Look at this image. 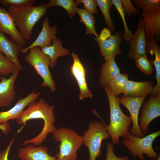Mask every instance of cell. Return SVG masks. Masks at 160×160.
Here are the masks:
<instances>
[{"label": "cell", "mask_w": 160, "mask_h": 160, "mask_svg": "<svg viewBox=\"0 0 160 160\" xmlns=\"http://www.w3.org/2000/svg\"><path fill=\"white\" fill-rule=\"evenodd\" d=\"M153 87L152 81L136 82L129 80L125 86L124 96L131 97L148 96L152 93Z\"/></svg>", "instance_id": "obj_20"}, {"label": "cell", "mask_w": 160, "mask_h": 160, "mask_svg": "<svg viewBox=\"0 0 160 160\" xmlns=\"http://www.w3.org/2000/svg\"><path fill=\"white\" fill-rule=\"evenodd\" d=\"M160 134L159 130L140 138L129 133L127 137L124 138L121 143L130 151L134 159L137 157L140 160H145L143 156L145 154L152 160H156L159 156L153 150L152 143Z\"/></svg>", "instance_id": "obj_7"}, {"label": "cell", "mask_w": 160, "mask_h": 160, "mask_svg": "<svg viewBox=\"0 0 160 160\" xmlns=\"http://www.w3.org/2000/svg\"><path fill=\"white\" fill-rule=\"evenodd\" d=\"M0 32L9 35L15 44L22 47L26 41L18 30L15 22L8 11L0 7Z\"/></svg>", "instance_id": "obj_12"}, {"label": "cell", "mask_w": 160, "mask_h": 160, "mask_svg": "<svg viewBox=\"0 0 160 160\" xmlns=\"http://www.w3.org/2000/svg\"><path fill=\"white\" fill-rule=\"evenodd\" d=\"M106 160H128L129 157L125 156L121 157H118L115 155L113 150V145L110 142H108L106 144Z\"/></svg>", "instance_id": "obj_35"}, {"label": "cell", "mask_w": 160, "mask_h": 160, "mask_svg": "<svg viewBox=\"0 0 160 160\" xmlns=\"http://www.w3.org/2000/svg\"><path fill=\"white\" fill-rule=\"evenodd\" d=\"M120 68L113 57L103 63L100 71L99 82L102 87L108 84L120 73Z\"/></svg>", "instance_id": "obj_23"}, {"label": "cell", "mask_w": 160, "mask_h": 160, "mask_svg": "<svg viewBox=\"0 0 160 160\" xmlns=\"http://www.w3.org/2000/svg\"><path fill=\"white\" fill-rule=\"evenodd\" d=\"M135 61L139 69L147 75H150L154 70V68L147 55L140 57Z\"/></svg>", "instance_id": "obj_31"}, {"label": "cell", "mask_w": 160, "mask_h": 160, "mask_svg": "<svg viewBox=\"0 0 160 160\" xmlns=\"http://www.w3.org/2000/svg\"><path fill=\"white\" fill-rule=\"evenodd\" d=\"M111 36V31L107 27H104L98 38L100 40L104 41L109 38Z\"/></svg>", "instance_id": "obj_37"}, {"label": "cell", "mask_w": 160, "mask_h": 160, "mask_svg": "<svg viewBox=\"0 0 160 160\" xmlns=\"http://www.w3.org/2000/svg\"><path fill=\"white\" fill-rule=\"evenodd\" d=\"M40 95V92H35V90L26 97L20 99L15 105L8 111L0 112V124L10 120L17 119L20 115L25 107L31 102L35 101Z\"/></svg>", "instance_id": "obj_17"}, {"label": "cell", "mask_w": 160, "mask_h": 160, "mask_svg": "<svg viewBox=\"0 0 160 160\" xmlns=\"http://www.w3.org/2000/svg\"><path fill=\"white\" fill-rule=\"evenodd\" d=\"M52 137L60 143L59 151L56 154V160H76L77 152L83 144V136L73 130L61 127L52 134Z\"/></svg>", "instance_id": "obj_4"}, {"label": "cell", "mask_w": 160, "mask_h": 160, "mask_svg": "<svg viewBox=\"0 0 160 160\" xmlns=\"http://www.w3.org/2000/svg\"><path fill=\"white\" fill-rule=\"evenodd\" d=\"M41 49L44 54L49 57L50 67L51 68L55 66L56 60L59 57L66 56L70 52L69 49L63 47L61 40L57 37L53 39L51 45Z\"/></svg>", "instance_id": "obj_22"}, {"label": "cell", "mask_w": 160, "mask_h": 160, "mask_svg": "<svg viewBox=\"0 0 160 160\" xmlns=\"http://www.w3.org/2000/svg\"><path fill=\"white\" fill-rule=\"evenodd\" d=\"M20 71L17 69L8 79L0 77V107L9 106L14 100L16 95L15 83Z\"/></svg>", "instance_id": "obj_15"}, {"label": "cell", "mask_w": 160, "mask_h": 160, "mask_svg": "<svg viewBox=\"0 0 160 160\" xmlns=\"http://www.w3.org/2000/svg\"><path fill=\"white\" fill-rule=\"evenodd\" d=\"M121 0L125 16L130 17L140 14L139 10L135 7L131 0Z\"/></svg>", "instance_id": "obj_33"}, {"label": "cell", "mask_w": 160, "mask_h": 160, "mask_svg": "<svg viewBox=\"0 0 160 160\" xmlns=\"http://www.w3.org/2000/svg\"><path fill=\"white\" fill-rule=\"evenodd\" d=\"M49 8L47 3L44 2L36 6L9 7L8 11L13 17L22 36L26 41L31 38L35 24Z\"/></svg>", "instance_id": "obj_3"}, {"label": "cell", "mask_w": 160, "mask_h": 160, "mask_svg": "<svg viewBox=\"0 0 160 160\" xmlns=\"http://www.w3.org/2000/svg\"><path fill=\"white\" fill-rule=\"evenodd\" d=\"M75 2L77 5L82 3L84 9L92 14L97 13L96 0H76Z\"/></svg>", "instance_id": "obj_34"}, {"label": "cell", "mask_w": 160, "mask_h": 160, "mask_svg": "<svg viewBox=\"0 0 160 160\" xmlns=\"http://www.w3.org/2000/svg\"><path fill=\"white\" fill-rule=\"evenodd\" d=\"M71 56L73 63L71 68V71L79 89V99L81 100L88 98L92 99L93 95L89 89L86 81V70L77 54L72 52Z\"/></svg>", "instance_id": "obj_11"}, {"label": "cell", "mask_w": 160, "mask_h": 160, "mask_svg": "<svg viewBox=\"0 0 160 160\" xmlns=\"http://www.w3.org/2000/svg\"><path fill=\"white\" fill-rule=\"evenodd\" d=\"M47 5L49 8L56 6L63 8L70 18L73 17L78 9L77 5L73 0H50Z\"/></svg>", "instance_id": "obj_27"}, {"label": "cell", "mask_w": 160, "mask_h": 160, "mask_svg": "<svg viewBox=\"0 0 160 160\" xmlns=\"http://www.w3.org/2000/svg\"><path fill=\"white\" fill-rule=\"evenodd\" d=\"M48 151L42 145L28 144L19 149L18 156L21 160H56V156L50 155Z\"/></svg>", "instance_id": "obj_16"}, {"label": "cell", "mask_w": 160, "mask_h": 160, "mask_svg": "<svg viewBox=\"0 0 160 160\" xmlns=\"http://www.w3.org/2000/svg\"><path fill=\"white\" fill-rule=\"evenodd\" d=\"M146 39H155L160 41V10L148 12L142 11Z\"/></svg>", "instance_id": "obj_18"}, {"label": "cell", "mask_w": 160, "mask_h": 160, "mask_svg": "<svg viewBox=\"0 0 160 160\" xmlns=\"http://www.w3.org/2000/svg\"><path fill=\"white\" fill-rule=\"evenodd\" d=\"M83 136V144L88 149L89 160H96L101 154V143L111 137L107 132L105 123L102 121L90 122L88 129Z\"/></svg>", "instance_id": "obj_6"}, {"label": "cell", "mask_w": 160, "mask_h": 160, "mask_svg": "<svg viewBox=\"0 0 160 160\" xmlns=\"http://www.w3.org/2000/svg\"><path fill=\"white\" fill-rule=\"evenodd\" d=\"M15 140V137L11 140L7 147L0 152V160H8V157L10 149Z\"/></svg>", "instance_id": "obj_36"}, {"label": "cell", "mask_w": 160, "mask_h": 160, "mask_svg": "<svg viewBox=\"0 0 160 160\" xmlns=\"http://www.w3.org/2000/svg\"><path fill=\"white\" fill-rule=\"evenodd\" d=\"M147 96L146 95L138 97H131L122 96L118 97L119 103L124 106L128 110L132 120L133 125L129 130L131 135L141 138L144 137V134L141 131L138 123V114L140 108Z\"/></svg>", "instance_id": "obj_10"}, {"label": "cell", "mask_w": 160, "mask_h": 160, "mask_svg": "<svg viewBox=\"0 0 160 160\" xmlns=\"http://www.w3.org/2000/svg\"><path fill=\"white\" fill-rule=\"evenodd\" d=\"M11 130V127L8 121L0 124V130L2 131V133L5 135H7Z\"/></svg>", "instance_id": "obj_38"}, {"label": "cell", "mask_w": 160, "mask_h": 160, "mask_svg": "<svg viewBox=\"0 0 160 160\" xmlns=\"http://www.w3.org/2000/svg\"><path fill=\"white\" fill-rule=\"evenodd\" d=\"M122 38L121 32L118 31L104 41L100 40L98 37L93 38L98 44L100 54L103 57L105 61L117 55L122 54L120 46Z\"/></svg>", "instance_id": "obj_13"}, {"label": "cell", "mask_w": 160, "mask_h": 160, "mask_svg": "<svg viewBox=\"0 0 160 160\" xmlns=\"http://www.w3.org/2000/svg\"><path fill=\"white\" fill-rule=\"evenodd\" d=\"M146 42L144 22L142 17H140L137 29L129 42V49L127 52L129 58L135 61L140 57L147 55Z\"/></svg>", "instance_id": "obj_9"}, {"label": "cell", "mask_w": 160, "mask_h": 160, "mask_svg": "<svg viewBox=\"0 0 160 160\" xmlns=\"http://www.w3.org/2000/svg\"><path fill=\"white\" fill-rule=\"evenodd\" d=\"M76 13L80 17V22L83 23L86 27V34L93 35L96 37H98L95 28V20L92 13L84 9L78 8Z\"/></svg>", "instance_id": "obj_24"}, {"label": "cell", "mask_w": 160, "mask_h": 160, "mask_svg": "<svg viewBox=\"0 0 160 160\" xmlns=\"http://www.w3.org/2000/svg\"><path fill=\"white\" fill-rule=\"evenodd\" d=\"M17 69H18L14 63L0 52V77L12 74Z\"/></svg>", "instance_id": "obj_29"}, {"label": "cell", "mask_w": 160, "mask_h": 160, "mask_svg": "<svg viewBox=\"0 0 160 160\" xmlns=\"http://www.w3.org/2000/svg\"><path fill=\"white\" fill-rule=\"evenodd\" d=\"M41 30L35 40L29 46L22 49L20 52L26 53L32 47H37L40 48L50 46L52 40L56 37V34L58 28L56 26H51L49 23V19L45 17L42 23Z\"/></svg>", "instance_id": "obj_14"}, {"label": "cell", "mask_w": 160, "mask_h": 160, "mask_svg": "<svg viewBox=\"0 0 160 160\" xmlns=\"http://www.w3.org/2000/svg\"><path fill=\"white\" fill-rule=\"evenodd\" d=\"M146 51L155 55L153 63L156 71V84L153 87L152 93L160 94V48L155 38L146 39Z\"/></svg>", "instance_id": "obj_21"}, {"label": "cell", "mask_w": 160, "mask_h": 160, "mask_svg": "<svg viewBox=\"0 0 160 160\" xmlns=\"http://www.w3.org/2000/svg\"><path fill=\"white\" fill-rule=\"evenodd\" d=\"M16 119L19 125H25L27 121L35 119H41L44 121V126L41 132L33 138L25 140L21 145L32 144L35 146L40 145L46 140L50 133L53 134L57 129L54 125L55 118L54 113V105L47 103L43 98L38 102L35 101L30 103Z\"/></svg>", "instance_id": "obj_1"}, {"label": "cell", "mask_w": 160, "mask_h": 160, "mask_svg": "<svg viewBox=\"0 0 160 160\" xmlns=\"http://www.w3.org/2000/svg\"><path fill=\"white\" fill-rule=\"evenodd\" d=\"M156 160H160V154H159L158 158L156 159Z\"/></svg>", "instance_id": "obj_39"}, {"label": "cell", "mask_w": 160, "mask_h": 160, "mask_svg": "<svg viewBox=\"0 0 160 160\" xmlns=\"http://www.w3.org/2000/svg\"><path fill=\"white\" fill-rule=\"evenodd\" d=\"M128 78L127 73H120L108 84V86L116 97L123 93Z\"/></svg>", "instance_id": "obj_25"}, {"label": "cell", "mask_w": 160, "mask_h": 160, "mask_svg": "<svg viewBox=\"0 0 160 160\" xmlns=\"http://www.w3.org/2000/svg\"><path fill=\"white\" fill-rule=\"evenodd\" d=\"M29 50V53L25 57V61L42 78L43 81L41 86L48 87L51 92H55L56 86L49 68L50 63L49 57L42 51L40 47H35Z\"/></svg>", "instance_id": "obj_5"}, {"label": "cell", "mask_w": 160, "mask_h": 160, "mask_svg": "<svg viewBox=\"0 0 160 160\" xmlns=\"http://www.w3.org/2000/svg\"><path fill=\"white\" fill-rule=\"evenodd\" d=\"M35 0H0V4L6 7H20L33 6Z\"/></svg>", "instance_id": "obj_32"}, {"label": "cell", "mask_w": 160, "mask_h": 160, "mask_svg": "<svg viewBox=\"0 0 160 160\" xmlns=\"http://www.w3.org/2000/svg\"><path fill=\"white\" fill-rule=\"evenodd\" d=\"M103 16L107 28L111 31L115 30V28L110 16V10L113 5L111 0H96Z\"/></svg>", "instance_id": "obj_26"}, {"label": "cell", "mask_w": 160, "mask_h": 160, "mask_svg": "<svg viewBox=\"0 0 160 160\" xmlns=\"http://www.w3.org/2000/svg\"><path fill=\"white\" fill-rule=\"evenodd\" d=\"M103 88L108 98L110 110V123L108 126L105 124L111 138L112 143L113 145L119 144L120 137L125 138L128 135L132 120L130 116L123 112L118 97L113 94L108 85H104Z\"/></svg>", "instance_id": "obj_2"}, {"label": "cell", "mask_w": 160, "mask_h": 160, "mask_svg": "<svg viewBox=\"0 0 160 160\" xmlns=\"http://www.w3.org/2000/svg\"><path fill=\"white\" fill-rule=\"evenodd\" d=\"M139 127L141 132L146 134L148 126L154 119L160 116V94L152 93L141 109Z\"/></svg>", "instance_id": "obj_8"}, {"label": "cell", "mask_w": 160, "mask_h": 160, "mask_svg": "<svg viewBox=\"0 0 160 160\" xmlns=\"http://www.w3.org/2000/svg\"><path fill=\"white\" fill-rule=\"evenodd\" d=\"M22 47L8 39L4 34L0 32V52L9 58L20 70L23 68L18 59V55Z\"/></svg>", "instance_id": "obj_19"}, {"label": "cell", "mask_w": 160, "mask_h": 160, "mask_svg": "<svg viewBox=\"0 0 160 160\" xmlns=\"http://www.w3.org/2000/svg\"><path fill=\"white\" fill-rule=\"evenodd\" d=\"M113 5L120 14L122 20L124 27V32L122 37L127 42H129L133 34L129 30L127 26L125 17V15L123 9L121 0H111Z\"/></svg>", "instance_id": "obj_30"}, {"label": "cell", "mask_w": 160, "mask_h": 160, "mask_svg": "<svg viewBox=\"0 0 160 160\" xmlns=\"http://www.w3.org/2000/svg\"><path fill=\"white\" fill-rule=\"evenodd\" d=\"M136 7L145 12H155L160 10V0H132Z\"/></svg>", "instance_id": "obj_28"}]
</instances>
